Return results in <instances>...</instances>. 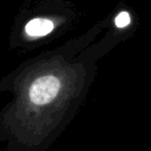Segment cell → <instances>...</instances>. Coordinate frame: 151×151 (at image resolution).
<instances>
[{"label":"cell","instance_id":"obj_2","mask_svg":"<svg viewBox=\"0 0 151 151\" xmlns=\"http://www.w3.org/2000/svg\"><path fill=\"white\" fill-rule=\"evenodd\" d=\"M54 28L53 21L45 18H34L25 26V33L31 38H40L51 33Z\"/></svg>","mask_w":151,"mask_h":151},{"label":"cell","instance_id":"obj_1","mask_svg":"<svg viewBox=\"0 0 151 151\" xmlns=\"http://www.w3.org/2000/svg\"><path fill=\"white\" fill-rule=\"evenodd\" d=\"M61 87L60 79L52 74L37 78L28 88L29 101L34 105H46L54 100Z\"/></svg>","mask_w":151,"mask_h":151},{"label":"cell","instance_id":"obj_3","mask_svg":"<svg viewBox=\"0 0 151 151\" xmlns=\"http://www.w3.org/2000/svg\"><path fill=\"white\" fill-rule=\"evenodd\" d=\"M114 22H116V26H117L118 28H124V27H126V26L130 24V15H129V13H126V12L119 13V14L116 17V19H114Z\"/></svg>","mask_w":151,"mask_h":151}]
</instances>
